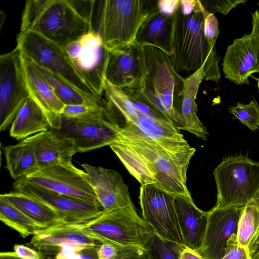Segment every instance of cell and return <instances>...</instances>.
Here are the masks:
<instances>
[{
	"label": "cell",
	"mask_w": 259,
	"mask_h": 259,
	"mask_svg": "<svg viewBox=\"0 0 259 259\" xmlns=\"http://www.w3.org/2000/svg\"><path fill=\"white\" fill-rule=\"evenodd\" d=\"M116 130L118 139L109 146L141 185L155 184L192 198L186 185L190 159L169 153L133 124L124 122Z\"/></svg>",
	"instance_id": "6da1fadb"
},
{
	"label": "cell",
	"mask_w": 259,
	"mask_h": 259,
	"mask_svg": "<svg viewBox=\"0 0 259 259\" xmlns=\"http://www.w3.org/2000/svg\"><path fill=\"white\" fill-rule=\"evenodd\" d=\"M144 49L142 78L134 85L122 89L147 102L182 129L184 119L174 103L176 97L182 98L185 78L176 71L166 54L153 47H145Z\"/></svg>",
	"instance_id": "7a4b0ae2"
},
{
	"label": "cell",
	"mask_w": 259,
	"mask_h": 259,
	"mask_svg": "<svg viewBox=\"0 0 259 259\" xmlns=\"http://www.w3.org/2000/svg\"><path fill=\"white\" fill-rule=\"evenodd\" d=\"M203 6L197 0L194 10L184 11L179 6L172 16V54L170 57L176 71H193L204 65V79H221L217 51H211L203 32Z\"/></svg>",
	"instance_id": "3957f363"
},
{
	"label": "cell",
	"mask_w": 259,
	"mask_h": 259,
	"mask_svg": "<svg viewBox=\"0 0 259 259\" xmlns=\"http://www.w3.org/2000/svg\"><path fill=\"white\" fill-rule=\"evenodd\" d=\"M93 29L71 0H27L20 32L33 31L64 48Z\"/></svg>",
	"instance_id": "277c9868"
},
{
	"label": "cell",
	"mask_w": 259,
	"mask_h": 259,
	"mask_svg": "<svg viewBox=\"0 0 259 259\" xmlns=\"http://www.w3.org/2000/svg\"><path fill=\"white\" fill-rule=\"evenodd\" d=\"M154 2L147 0L99 1L95 30L108 51L135 41L145 19L158 12Z\"/></svg>",
	"instance_id": "5b68a950"
},
{
	"label": "cell",
	"mask_w": 259,
	"mask_h": 259,
	"mask_svg": "<svg viewBox=\"0 0 259 259\" xmlns=\"http://www.w3.org/2000/svg\"><path fill=\"white\" fill-rule=\"evenodd\" d=\"M16 47L23 57L58 76L94 103H106L79 75L63 48L31 31L20 32Z\"/></svg>",
	"instance_id": "8992f818"
},
{
	"label": "cell",
	"mask_w": 259,
	"mask_h": 259,
	"mask_svg": "<svg viewBox=\"0 0 259 259\" xmlns=\"http://www.w3.org/2000/svg\"><path fill=\"white\" fill-rule=\"evenodd\" d=\"M217 208H243L259 190V162L239 155L224 158L214 169Z\"/></svg>",
	"instance_id": "52a82bcc"
},
{
	"label": "cell",
	"mask_w": 259,
	"mask_h": 259,
	"mask_svg": "<svg viewBox=\"0 0 259 259\" xmlns=\"http://www.w3.org/2000/svg\"><path fill=\"white\" fill-rule=\"evenodd\" d=\"M81 227L100 243L112 242L145 247L154 233L153 229L138 215L134 205L103 212Z\"/></svg>",
	"instance_id": "ba28073f"
},
{
	"label": "cell",
	"mask_w": 259,
	"mask_h": 259,
	"mask_svg": "<svg viewBox=\"0 0 259 259\" xmlns=\"http://www.w3.org/2000/svg\"><path fill=\"white\" fill-rule=\"evenodd\" d=\"M175 195L155 184L141 185L142 218L160 237L185 245L174 204Z\"/></svg>",
	"instance_id": "9c48e42d"
},
{
	"label": "cell",
	"mask_w": 259,
	"mask_h": 259,
	"mask_svg": "<svg viewBox=\"0 0 259 259\" xmlns=\"http://www.w3.org/2000/svg\"><path fill=\"white\" fill-rule=\"evenodd\" d=\"M30 95L22 57L16 47L0 56V131L7 130Z\"/></svg>",
	"instance_id": "30bf717a"
},
{
	"label": "cell",
	"mask_w": 259,
	"mask_h": 259,
	"mask_svg": "<svg viewBox=\"0 0 259 259\" xmlns=\"http://www.w3.org/2000/svg\"><path fill=\"white\" fill-rule=\"evenodd\" d=\"M63 49L79 75L101 97L108 51L100 35L91 29Z\"/></svg>",
	"instance_id": "8fae6325"
},
{
	"label": "cell",
	"mask_w": 259,
	"mask_h": 259,
	"mask_svg": "<svg viewBox=\"0 0 259 259\" xmlns=\"http://www.w3.org/2000/svg\"><path fill=\"white\" fill-rule=\"evenodd\" d=\"M25 178L29 182L50 191L101 205L85 178V171L73 163L40 169Z\"/></svg>",
	"instance_id": "7c38bea8"
},
{
	"label": "cell",
	"mask_w": 259,
	"mask_h": 259,
	"mask_svg": "<svg viewBox=\"0 0 259 259\" xmlns=\"http://www.w3.org/2000/svg\"><path fill=\"white\" fill-rule=\"evenodd\" d=\"M15 191L33 197L65 215L69 224H83L102 214L101 205L50 191L29 182L25 177L15 180Z\"/></svg>",
	"instance_id": "4fadbf2b"
},
{
	"label": "cell",
	"mask_w": 259,
	"mask_h": 259,
	"mask_svg": "<svg viewBox=\"0 0 259 259\" xmlns=\"http://www.w3.org/2000/svg\"><path fill=\"white\" fill-rule=\"evenodd\" d=\"M243 208L213 207L207 212V224L202 249L205 259H221L226 254L228 240L237 235Z\"/></svg>",
	"instance_id": "5bb4252c"
},
{
	"label": "cell",
	"mask_w": 259,
	"mask_h": 259,
	"mask_svg": "<svg viewBox=\"0 0 259 259\" xmlns=\"http://www.w3.org/2000/svg\"><path fill=\"white\" fill-rule=\"evenodd\" d=\"M81 166L104 212L134 205L128 188L117 171L87 163Z\"/></svg>",
	"instance_id": "9a60e30c"
},
{
	"label": "cell",
	"mask_w": 259,
	"mask_h": 259,
	"mask_svg": "<svg viewBox=\"0 0 259 259\" xmlns=\"http://www.w3.org/2000/svg\"><path fill=\"white\" fill-rule=\"evenodd\" d=\"M222 67L226 78L237 84H248L249 77L259 72V39L250 33L234 39L227 49Z\"/></svg>",
	"instance_id": "2e32d148"
},
{
	"label": "cell",
	"mask_w": 259,
	"mask_h": 259,
	"mask_svg": "<svg viewBox=\"0 0 259 259\" xmlns=\"http://www.w3.org/2000/svg\"><path fill=\"white\" fill-rule=\"evenodd\" d=\"M117 124L118 121L112 119L78 121L62 117L60 130L74 140L77 153H83L114 143L118 137Z\"/></svg>",
	"instance_id": "e0dca14e"
},
{
	"label": "cell",
	"mask_w": 259,
	"mask_h": 259,
	"mask_svg": "<svg viewBox=\"0 0 259 259\" xmlns=\"http://www.w3.org/2000/svg\"><path fill=\"white\" fill-rule=\"evenodd\" d=\"M144 62V47L135 41L108 51L105 79L121 89L131 87L142 78Z\"/></svg>",
	"instance_id": "ac0fdd59"
},
{
	"label": "cell",
	"mask_w": 259,
	"mask_h": 259,
	"mask_svg": "<svg viewBox=\"0 0 259 259\" xmlns=\"http://www.w3.org/2000/svg\"><path fill=\"white\" fill-rule=\"evenodd\" d=\"M24 140L33 147L39 169L72 163L73 156L77 153L74 140L61 130L50 128Z\"/></svg>",
	"instance_id": "d6986e66"
},
{
	"label": "cell",
	"mask_w": 259,
	"mask_h": 259,
	"mask_svg": "<svg viewBox=\"0 0 259 259\" xmlns=\"http://www.w3.org/2000/svg\"><path fill=\"white\" fill-rule=\"evenodd\" d=\"M100 243L83 230L81 224L63 223L36 231L27 245L50 257L65 245L89 247Z\"/></svg>",
	"instance_id": "ffe728a7"
},
{
	"label": "cell",
	"mask_w": 259,
	"mask_h": 259,
	"mask_svg": "<svg viewBox=\"0 0 259 259\" xmlns=\"http://www.w3.org/2000/svg\"><path fill=\"white\" fill-rule=\"evenodd\" d=\"M22 57L25 78L30 96L45 112L51 128L61 130L62 114L65 105L58 98L34 65L22 56Z\"/></svg>",
	"instance_id": "44dd1931"
},
{
	"label": "cell",
	"mask_w": 259,
	"mask_h": 259,
	"mask_svg": "<svg viewBox=\"0 0 259 259\" xmlns=\"http://www.w3.org/2000/svg\"><path fill=\"white\" fill-rule=\"evenodd\" d=\"M174 204L184 245L199 252L207 224V212L198 208L193 199L176 194Z\"/></svg>",
	"instance_id": "7402d4cb"
},
{
	"label": "cell",
	"mask_w": 259,
	"mask_h": 259,
	"mask_svg": "<svg viewBox=\"0 0 259 259\" xmlns=\"http://www.w3.org/2000/svg\"><path fill=\"white\" fill-rule=\"evenodd\" d=\"M172 16L164 14L159 10L148 16L140 26L135 41L143 47H155L171 57Z\"/></svg>",
	"instance_id": "603a6c76"
},
{
	"label": "cell",
	"mask_w": 259,
	"mask_h": 259,
	"mask_svg": "<svg viewBox=\"0 0 259 259\" xmlns=\"http://www.w3.org/2000/svg\"><path fill=\"white\" fill-rule=\"evenodd\" d=\"M0 197L18 208L43 229L68 223L66 217L63 213L23 193L14 191L1 194Z\"/></svg>",
	"instance_id": "cb8c5ba5"
},
{
	"label": "cell",
	"mask_w": 259,
	"mask_h": 259,
	"mask_svg": "<svg viewBox=\"0 0 259 259\" xmlns=\"http://www.w3.org/2000/svg\"><path fill=\"white\" fill-rule=\"evenodd\" d=\"M204 65L191 75L184 78L181 112L184 122L182 130L195 135L203 140L206 141L208 133L198 117L196 102L200 84L204 79Z\"/></svg>",
	"instance_id": "d4e9b609"
},
{
	"label": "cell",
	"mask_w": 259,
	"mask_h": 259,
	"mask_svg": "<svg viewBox=\"0 0 259 259\" xmlns=\"http://www.w3.org/2000/svg\"><path fill=\"white\" fill-rule=\"evenodd\" d=\"M50 128V123L45 112L29 96L11 125L10 135L22 141Z\"/></svg>",
	"instance_id": "484cf974"
},
{
	"label": "cell",
	"mask_w": 259,
	"mask_h": 259,
	"mask_svg": "<svg viewBox=\"0 0 259 259\" xmlns=\"http://www.w3.org/2000/svg\"><path fill=\"white\" fill-rule=\"evenodd\" d=\"M6 158V168L11 177L16 180L39 170L32 145L25 140L15 145L3 148Z\"/></svg>",
	"instance_id": "4316f807"
},
{
	"label": "cell",
	"mask_w": 259,
	"mask_h": 259,
	"mask_svg": "<svg viewBox=\"0 0 259 259\" xmlns=\"http://www.w3.org/2000/svg\"><path fill=\"white\" fill-rule=\"evenodd\" d=\"M33 65L40 74L51 87L58 98L65 105H104L94 103L58 76L44 68Z\"/></svg>",
	"instance_id": "83f0119b"
},
{
	"label": "cell",
	"mask_w": 259,
	"mask_h": 259,
	"mask_svg": "<svg viewBox=\"0 0 259 259\" xmlns=\"http://www.w3.org/2000/svg\"><path fill=\"white\" fill-rule=\"evenodd\" d=\"M0 220L23 238L43 229L18 208L0 197Z\"/></svg>",
	"instance_id": "f1b7e54d"
},
{
	"label": "cell",
	"mask_w": 259,
	"mask_h": 259,
	"mask_svg": "<svg viewBox=\"0 0 259 259\" xmlns=\"http://www.w3.org/2000/svg\"><path fill=\"white\" fill-rule=\"evenodd\" d=\"M259 229V211L248 204L243 208L238 224L237 239L239 244L248 249Z\"/></svg>",
	"instance_id": "f546056e"
},
{
	"label": "cell",
	"mask_w": 259,
	"mask_h": 259,
	"mask_svg": "<svg viewBox=\"0 0 259 259\" xmlns=\"http://www.w3.org/2000/svg\"><path fill=\"white\" fill-rule=\"evenodd\" d=\"M184 246L165 239L154 232L145 246L147 259H180Z\"/></svg>",
	"instance_id": "4dcf8cb0"
},
{
	"label": "cell",
	"mask_w": 259,
	"mask_h": 259,
	"mask_svg": "<svg viewBox=\"0 0 259 259\" xmlns=\"http://www.w3.org/2000/svg\"><path fill=\"white\" fill-rule=\"evenodd\" d=\"M228 110L251 131L258 128L259 107L256 102L251 101L248 104L238 103Z\"/></svg>",
	"instance_id": "1f68e13d"
},
{
	"label": "cell",
	"mask_w": 259,
	"mask_h": 259,
	"mask_svg": "<svg viewBox=\"0 0 259 259\" xmlns=\"http://www.w3.org/2000/svg\"><path fill=\"white\" fill-rule=\"evenodd\" d=\"M203 32L209 49L217 51L215 42L220 32L219 22L214 14L207 12L203 7Z\"/></svg>",
	"instance_id": "d6a6232c"
},
{
	"label": "cell",
	"mask_w": 259,
	"mask_h": 259,
	"mask_svg": "<svg viewBox=\"0 0 259 259\" xmlns=\"http://www.w3.org/2000/svg\"><path fill=\"white\" fill-rule=\"evenodd\" d=\"M205 9L210 13L213 14L215 12L226 15L232 9L238 5L244 4L246 1H228V0H214V1H200Z\"/></svg>",
	"instance_id": "836d02e7"
},
{
	"label": "cell",
	"mask_w": 259,
	"mask_h": 259,
	"mask_svg": "<svg viewBox=\"0 0 259 259\" xmlns=\"http://www.w3.org/2000/svg\"><path fill=\"white\" fill-rule=\"evenodd\" d=\"M125 94L127 95L136 109L141 113L174 124L171 120L167 118L147 102L132 94L126 93H125Z\"/></svg>",
	"instance_id": "e575fe53"
},
{
	"label": "cell",
	"mask_w": 259,
	"mask_h": 259,
	"mask_svg": "<svg viewBox=\"0 0 259 259\" xmlns=\"http://www.w3.org/2000/svg\"><path fill=\"white\" fill-rule=\"evenodd\" d=\"M221 259H251L248 249L239 244L237 235L233 234L228 240L227 249Z\"/></svg>",
	"instance_id": "d590c367"
},
{
	"label": "cell",
	"mask_w": 259,
	"mask_h": 259,
	"mask_svg": "<svg viewBox=\"0 0 259 259\" xmlns=\"http://www.w3.org/2000/svg\"><path fill=\"white\" fill-rule=\"evenodd\" d=\"M15 254L21 259H49L39 251L23 244H15L13 247Z\"/></svg>",
	"instance_id": "8d00e7d4"
},
{
	"label": "cell",
	"mask_w": 259,
	"mask_h": 259,
	"mask_svg": "<svg viewBox=\"0 0 259 259\" xmlns=\"http://www.w3.org/2000/svg\"><path fill=\"white\" fill-rule=\"evenodd\" d=\"M100 244L77 250L69 255L66 259H98L97 250Z\"/></svg>",
	"instance_id": "74e56055"
},
{
	"label": "cell",
	"mask_w": 259,
	"mask_h": 259,
	"mask_svg": "<svg viewBox=\"0 0 259 259\" xmlns=\"http://www.w3.org/2000/svg\"><path fill=\"white\" fill-rule=\"evenodd\" d=\"M180 0H158V7L160 12L172 16L179 9Z\"/></svg>",
	"instance_id": "f35d334b"
},
{
	"label": "cell",
	"mask_w": 259,
	"mask_h": 259,
	"mask_svg": "<svg viewBox=\"0 0 259 259\" xmlns=\"http://www.w3.org/2000/svg\"><path fill=\"white\" fill-rule=\"evenodd\" d=\"M180 259H205L196 250L184 245L180 252Z\"/></svg>",
	"instance_id": "ab89813d"
},
{
	"label": "cell",
	"mask_w": 259,
	"mask_h": 259,
	"mask_svg": "<svg viewBox=\"0 0 259 259\" xmlns=\"http://www.w3.org/2000/svg\"><path fill=\"white\" fill-rule=\"evenodd\" d=\"M252 29L251 33L259 39V11L251 13Z\"/></svg>",
	"instance_id": "60d3db41"
},
{
	"label": "cell",
	"mask_w": 259,
	"mask_h": 259,
	"mask_svg": "<svg viewBox=\"0 0 259 259\" xmlns=\"http://www.w3.org/2000/svg\"><path fill=\"white\" fill-rule=\"evenodd\" d=\"M259 249V229L251 242L249 247V253L251 256Z\"/></svg>",
	"instance_id": "b9f144b4"
},
{
	"label": "cell",
	"mask_w": 259,
	"mask_h": 259,
	"mask_svg": "<svg viewBox=\"0 0 259 259\" xmlns=\"http://www.w3.org/2000/svg\"><path fill=\"white\" fill-rule=\"evenodd\" d=\"M0 259H21L17 256L14 251L1 252ZM49 259H52L50 257Z\"/></svg>",
	"instance_id": "7bdbcfd3"
},
{
	"label": "cell",
	"mask_w": 259,
	"mask_h": 259,
	"mask_svg": "<svg viewBox=\"0 0 259 259\" xmlns=\"http://www.w3.org/2000/svg\"><path fill=\"white\" fill-rule=\"evenodd\" d=\"M249 204L254 205L259 211V190L255 194L252 201Z\"/></svg>",
	"instance_id": "ee69618b"
},
{
	"label": "cell",
	"mask_w": 259,
	"mask_h": 259,
	"mask_svg": "<svg viewBox=\"0 0 259 259\" xmlns=\"http://www.w3.org/2000/svg\"><path fill=\"white\" fill-rule=\"evenodd\" d=\"M251 259H259V249L251 256Z\"/></svg>",
	"instance_id": "f6af8a7d"
},
{
	"label": "cell",
	"mask_w": 259,
	"mask_h": 259,
	"mask_svg": "<svg viewBox=\"0 0 259 259\" xmlns=\"http://www.w3.org/2000/svg\"><path fill=\"white\" fill-rule=\"evenodd\" d=\"M255 79L257 82V86H258V91H259V78H255Z\"/></svg>",
	"instance_id": "bcb514c9"
},
{
	"label": "cell",
	"mask_w": 259,
	"mask_h": 259,
	"mask_svg": "<svg viewBox=\"0 0 259 259\" xmlns=\"http://www.w3.org/2000/svg\"><path fill=\"white\" fill-rule=\"evenodd\" d=\"M257 5L259 6V2L257 3Z\"/></svg>",
	"instance_id": "7dc6e473"
},
{
	"label": "cell",
	"mask_w": 259,
	"mask_h": 259,
	"mask_svg": "<svg viewBox=\"0 0 259 259\" xmlns=\"http://www.w3.org/2000/svg\"><path fill=\"white\" fill-rule=\"evenodd\" d=\"M145 259H147V257H146V258Z\"/></svg>",
	"instance_id": "c3c4849f"
}]
</instances>
